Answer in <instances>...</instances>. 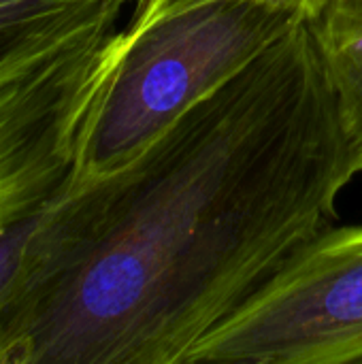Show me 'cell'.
<instances>
[{"label": "cell", "instance_id": "5b68a950", "mask_svg": "<svg viewBox=\"0 0 362 364\" xmlns=\"http://www.w3.org/2000/svg\"><path fill=\"white\" fill-rule=\"evenodd\" d=\"M307 26L341 128L362 168V0H326Z\"/></svg>", "mask_w": 362, "mask_h": 364}, {"label": "cell", "instance_id": "7a4b0ae2", "mask_svg": "<svg viewBox=\"0 0 362 364\" xmlns=\"http://www.w3.org/2000/svg\"><path fill=\"white\" fill-rule=\"evenodd\" d=\"M134 0H0V296L75 181L119 19Z\"/></svg>", "mask_w": 362, "mask_h": 364}, {"label": "cell", "instance_id": "6da1fadb", "mask_svg": "<svg viewBox=\"0 0 362 364\" xmlns=\"http://www.w3.org/2000/svg\"><path fill=\"white\" fill-rule=\"evenodd\" d=\"M362 173L307 19L64 198L0 364H183Z\"/></svg>", "mask_w": 362, "mask_h": 364}, {"label": "cell", "instance_id": "3957f363", "mask_svg": "<svg viewBox=\"0 0 362 364\" xmlns=\"http://www.w3.org/2000/svg\"><path fill=\"white\" fill-rule=\"evenodd\" d=\"M305 19L297 0H201L151 21H126L83 132L77 181L132 162Z\"/></svg>", "mask_w": 362, "mask_h": 364}, {"label": "cell", "instance_id": "277c9868", "mask_svg": "<svg viewBox=\"0 0 362 364\" xmlns=\"http://www.w3.org/2000/svg\"><path fill=\"white\" fill-rule=\"evenodd\" d=\"M362 363V224L307 239L183 364Z\"/></svg>", "mask_w": 362, "mask_h": 364}, {"label": "cell", "instance_id": "8992f818", "mask_svg": "<svg viewBox=\"0 0 362 364\" xmlns=\"http://www.w3.org/2000/svg\"><path fill=\"white\" fill-rule=\"evenodd\" d=\"M201 0H134L132 2V13L128 17L130 23H143V21H151L156 17H162V15H169L173 11H179L183 6H190V4H196ZM301 2L309 17L326 2V0H297Z\"/></svg>", "mask_w": 362, "mask_h": 364}]
</instances>
